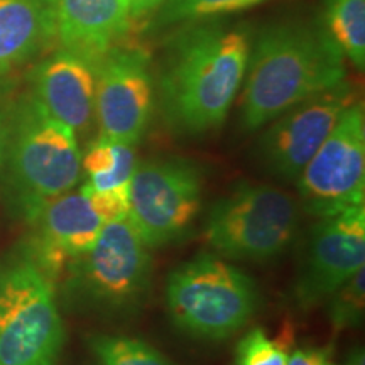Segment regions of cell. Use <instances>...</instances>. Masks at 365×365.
Instances as JSON below:
<instances>
[{
    "mask_svg": "<svg viewBox=\"0 0 365 365\" xmlns=\"http://www.w3.org/2000/svg\"><path fill=\"white\" fill-rule=\"evenodd\" d=\"M203 203V173L181 158L137 163L130 181L129 215L149 249L181 240L193 227Z\"/></svg>",
    "mask_w": 365,
    "mask_h": 365,
    "instance_id": "8",
    "label": "cell"
},
{
    "mask_svg": "<svg viewBox=\"0 0 365 365\" xmlns=\"http://www.w3.org/2000/svg\"><path fill=\"white\" fill-rule=\"evenodd\" d=\"M88 346L100 365H175L148 341L124 335H93Z\"/></svg>",
    "mask_w": 365,
    "mask_h": 365,
    "instance_id": "19",
    "label": "cell"
},
{
    "mask_svg": "<svg viewBox=\"0 0 365 365\" xmlns=\"http://www.w3.org/2000/svg\"><path fill=\"white\" fill-rule=\"evenodd\" d=\"M325 34L359 70L365 66V0H323Z\"/></svg>",
    "mask_w": 365,
    "mask_h": 365,
    "instance_id": "18",
    "label": "cell"
},
{
    "mask_svg": "<svg viewBox=\"0 0 365 365\" xmlns=\"http://www.w3.org/2000/svg\"><path fill=\"white\" fill-rule=\"evenodd\" d=\"M66 291L76 307L100 317H127L143 307L153 259L132 223H105L93 247L68 264Z\"/></svg>",
    "mask_w": 365,
    "mask_h": 365,
    "instance_id": "6",
    "label": "cell"
},
{
    "mask_svg": "<svg viewBox=\"0 0 365 365\" xmlns=\"http://www.w3.org/2000/svg\"><path fill=\"white\" fill-rule=\"evenodd\" d=\"M95 365H100V364H95Z\"/></svg>",
    "mask_w": 365,
    "mask_h": 365,
    "instance_id": "27",
    "label": "cell"
},
{
    "mask_svg": "<svg viewBox=\"0 0 365 365\" xmlns=\"http://www.w3.org/2000/svg\"><path fill=\"white\" fill-rule=\"evenodd\" d=\"M188 24L173 36L164 51L159 107L171 130L202 135L227 120L244 83L252 46L240 27Z\"/></svg>",
    "mask_w": 365,
    "mask_h": 365,
    "instance_id": "1",
    "label": "cell"
},
{
    "mask_svg": "<svg viewBox=\"0 0 365 365\" xmlns=\"http://www.w3.org/2000/svg\"><path fill=\"white\" fill-rule=\"evenodd\" d=\"M12 86L6 80L0 78V178L6 166L9 132H11V113H12Z\"/></svg>",
    "mask_w": 365,
    "mask_h": 365,
    "instance_id": "23",
    "label": "cell"
},
{
    "mask_svg": "<svg viewBox=\"0 0 365 365\" xmlns=\"http://www.w3.org/2000/svg\"><path fill=\"white\" fill-rule=\"evenodd\" d=\"M301 208L323 218L360 207L365 198V113L355 102L296 180Z\"/></svg>",
    "mask_w": 365,
    "mask_h": 365,
    "instance_id": "9",
    "label": "cell"
},
{
    "mask_svg": "<svg viewBox=\"0 0 365 365\" xmlns=\"http://www.w3.org/2000/svg\"><path fill=\"white\" fill-rule=\"evenodd\" d=\"M346 78L345 56L319 24L289 21L269 26L250 48L240 124L254 132L304 100Z\"/></svg>",
    "mask_w": 365,
    "mask_h": 365,
    "instance_id": "2",
    "label": "cell"
},
{
    "mask_svg": "<svg viewBox=\"0 0 365 365\" xmlns=\"http://www.w3.org/2000/svg\"><path fill=\"white\" fill-rule=\"evenodd\" d=\"M63 345L53 282L29 261L0 274V365H56Z\"/></svg>",
    "mask_w": 365,
    "mask_h": 365,
    "instance_id": "7",
    "label": "cell"
},
{
    "mask_svg": "<svg viewBox=\"0 0 365 365\" xmlns=\"http://www.w3.org/2000/svg\"><path fill=\"white\" fill-rule=\"evenodd\" d=\"M31 261L54 282L68 264L93 247L105 225L83 190H70L54 198L31 222Z\"/></svg>",
    "mask_w": 365,
    "mask_h": 365,
    "instance_id": "13",
    "label": "cell"
},
{
    "mask_svg": "<svg viewBox=\"0 0 365 365\" xmlns=\"http://www.w3.org/2000/svg\"><path fill=\"white\" fill-rule=\"evenodd\" d=\"M54 41V0H0V78Z\"/></svg>",
    "mask_w": 365,
    "mask_h": 365,
    "instance_id": "16",
    "label": "cell"
},
{
    "mask_svg": "<svg viewBox=\"0 0 365 365\" xmlns=\"http://www.w3.org/2000/svg\"><path fill=\"white\" fill-rule=\"evenodd\" d=\"M135 168V145L98 135L81 153V190L88 195H129Z\"/></svg>",
    "mask_w": 365,
    "mask_h": 365,
    "instance_id": "17",
    "label": "cell"
},
{
    "mask_svg": "<svg viewBox=\"0 0 365 365\" xmlns=\"http://www.w3.org/2000/svg\"><path fill=\"white\" fill-rule=\"evenodd\" d=\"M298 230L293 196L271 185L239 182L208 210L203 240L222 259L264 264L279 259Z\"/></svg>",
    "mask_w": 365,
    "mask_h": 365,
    "instance_id": "5",
    "label": "cell"
},
{
    "mask_svg": "<svg viewBox=\"0 0 365 365\" xmlns=\"http://www.w3.org/2000/svg\"><path fill=\"white\" fill-rule=\"evenodd\" d=\"M98 61L59 48L39 61L29 76L33 97L75 134H85L95 122Z\"/></svg>",
    "mask_w": 365,
    "mask_h": 365,
    "instance_id": "14",
    "label": "cell"
},
{
    "mask_svg": "<svg viewBox=\"0 0 365 365\" xmlns=\"http://www.w3.org/2000/svg\"><path fill=\"white\" fill-rule=\"evenodd\" d=\"M287 357V341L271 339L259 327L245 333L235 346V365H286Z\"/></svg>",
    "mask_w": 365,
    "mask_h": 365,
    "instance_id": "22",
    "label": "cell"
},
{
    "mask_svg": "<svg viewBox=\"0 0 365 365\" xmlns=\"http://www.w3.org/2000/svg\"><path fill=\"white\" fill-rule=\"evenodd\" d=\"M354 102L352 86L344 80L269 122L257 144L264 170L282 181L296 182L341 113Z\"/></svg>",
    "mask_w": 365,
    "mask_h": 365,
    "instance_id": "12",
    "label": "cell"
},
{
    "mask_svg": "<svg viewBox=\"0 0 365 365\" xmlns=\"http://www.w3.org/2000/svg\"><path fill=\"white\" fill-rule=\"evenodd\" d=\"M4 173L12 207L27 223L44 205L75 188L81 178L76 134L31 91L14 100Z\"/></svg>",
    "mask_w": 365,
    "mask_h": 365,
    "instance_id": "3",
    "label": "cell"
},
{
    "mask_svg": "<svg viewBox=\"0 0 365 365\" xmlns=\"http://www.w3.org/2000/svg\"><path fill=\"white\" fill-rule=\"evenodd\" d=\"M344 365H365V355L362 349H355L352 354L349 355L346 362Z\"/></svg>",
    "mask_w": 365,
    "mask_h": 365,
    "instance_id": "26",
    "label": "cell"
},
{
    "mask_svg": "<svg viewBox=\"0 0 365 365\" xmlns=\"http://www.w3.org/2000/svg\"><path fill=\"white\" fill-rule=\"evenodd\" d=\"M166 0H127L132 21H140L144 17L153 16L164 6Z\"/></svg>",
    "mask_w": 365,
    "mask_h": 365,
    "instance_id": "25",
    "label": "cell"
},
{
    "mask_svg": "<svg viewBox=\"0 0 365 365\" xmlns=\"http://www.w3.org/2000/svg\"><path fill=\"white\" fill-rule=\"evenodd\" d=\"M328 318L336 331L357 328L364 319L365 276L364 269L355 272L349 281L335 289L325 301Z\"/></svg>",
    "mask_w": 365,
    "mask_h": 365,
    "instance_id": "21",
    "label": "cell"
},
{
    "mask_svg": "<svg viewBox=\"0 0 365 365\" xmlns=\"http://www.w3.org/2000/svg\"><path fill=\"white\" fill-rule=\"evenodd\" d=\"M267 0H166L164 6L156 12L154 27H164L171 24H188L212 19L217 16L234 14L255 7Z\"/></svg>",
    "mask_w": 365,
    "mask_h": 365,
    "instance_id": "20",
    "label": "cell"
},
{
    "mask_svg": "<svg viewBox=\"0 0 365 365\" xmlns=\"http://www.w3.org/2000/svg\"><path fill=\"white\" fill-rule=\"evenodd\" d=\"M286 365H335L327 349H314V346H304L296 349L289 354Z\"/></svg>",
    "mask_w": 365,
    "mask_h": 365,
    "instance_id": "24",
    "label": "cell"
},
{
    "mask_svg": "<svg viewBox=\"0 0 365 365\" xmlns=\"http://www.w3.org/2000/svg\"><path fill=\"white\" fill-rule=\"evenodd\" d=\"M156 81L148 53L115 46L100 58L95 122L107 139L137 145L150 124Z\"/></svg>",
    "mask_w": 365,
    "mask_h": 365,
    "instance_id": "10",
    "label": "cell"
},
{
    "mask_svg": "<svg viewBox=\"0 0 365 365\" xmlns=\"http://www.w3.org/2000/svg\"><path fill=\"white\" fill-rule=\"evenodd\" d=\"M259 304L252 277L213 252L181 264L166 281L168 314L191 339H230L254 318Z\"/></svg>",
    "mask_w": 365,
    "mask_h": 365,
    "instance_id": "4",
    "label": "cell"
},
{
    "mask_svg": "<svg viewBox=\"0 0 365 365\" xmlns=\"http://www.w3.org/2000/svg\"><path fill=\"white\" fill-rule=\"evenodd\" d=\"M365 264V207H354L336 215L318 218L309 228L303 257L293 284L299 309L325 303L333 291L350 279Z\"/></svg>",
    "mask_w": 365,
    "mask_h": 365,
    "instance_id": "11",
    "label": "cell"
},
{
    "mask_svg": "<svg viewBox=\"0 0 365 365\" xmlns=\"http://www.w3.org/2000/svg\"><path fill=\"white\" fill-rule=\"evenodd\" d=\"M56 41L61 48L98 61L129 34L127 0H54Z\"/></svg>",
    "mask_w": 365,
    "mask_h": 365,
    "instance_id": "15",
    "label": "cell"
}]
</instances>
